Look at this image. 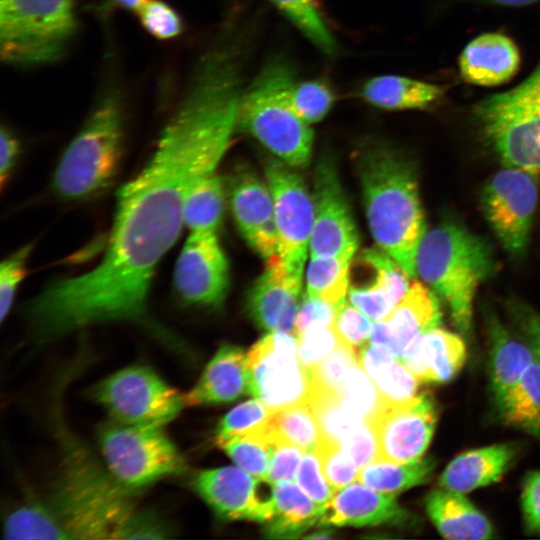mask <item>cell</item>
<instances>
[{
	"label": "cell",
	"instance_id": "ba28073f",
	"mask_svg": "<svg viewBox=\"0 0 540 540\" xmlns=\"http://www.w3.org/2000/svg\"><path fill=\"white\" fill-rule=\"evenodd\" d=\"M76 30L74 0H0V56L10 66L59 60Z\"/></svg>",
	"mask_w": 540,
	"mask_h": 540
},
{
	"label": "cell",
	"instance_id": "277c9868",
	"mask_svg": "<svg viewBox=\"0 0 540 540\" xmlns=\"http://www.w3.org/2000/svg\"><path fill=\"white\" fill-rule=\"evenodd\" d=\"M416 274L447 303L458 331L471 329L478 286L494 268L490 245L454 220L427 231L415 259Z\"/></svg>",
	"mask_w": 540,
	"mask_h": 540
},
{
	"label": "cell",
	"instance_id": "d590c367",
	"mask_svg": "<svg viewBox=\"0 0 540 540\" xmlns=\"http://www.w3.org/2000/svg\"><path fill=\"white\" fill-rule=\"evenodd\" d=\"M3 533L6 539H70L49 504L36 500L10 512Z\"/></svg>",
	"mask_w": 540,
	"mask_h": 540
},
{
	"label": "cell",
	"instance_id": "9a60e30c",
	"mask_svg": "<svg viewBox=\"0 0 540 540\" xmlns=\"http://www.w3.org/2000/svg\"><path fill=\"white\" fill-rule=\"evenodd\" d=\"M314 222L309 255L353 257L359 237L334 163L322 159L314 175Z\"/></svg>",
	"mask_w": 540,
	"mask_h": 540
},
{
	"label": "cell",
	"instance_id": "30bf717a",
	"mask_svg": "<svg viewBox=\"0 0 540 540\" xmlns=\"http://www.w3.org/2000/svg\"><path fill=\"white\" fill-rule=\"evenodd\" d=\"M90 397L110 419L129 425L164 427L185 407L184 396L144 365L109 375L90 389Z\"/></svg>",
	"mask_w": 540,
	"mask_h": 540
},
{
	"label": "cell",
	"instance_id": "8d00e7d4",
	"mask_svg": "<svg viewBox=\"0 0 540 540\" xmlns=\"http://www.w3.org/2000/svg\"><path fill=\"white\" fill-rule=\"evenodd\" d=\"M301 34L326 56L338 53V44L315 0H268Z\"/></svg>",
	"mask_w": 540,
	"mask_h": 540
},
{
	"label": "cell",
	"instance_id": "9c48e42d",
	"mask_svg": "<svg viewBox=\"0 0 540 540\" xmlns=\"http://www.w3.org/2000/svg\"><path fill=\"white\" fill-rule=\"evenodd\" d=\"M103 461L127 489H141L186 470V462L163 427L123 424L112 419L97 431Z\"/></svg>",
	"mask_w": 540,
	"mask_h": 540
},
{
	"label": "cell",
	"instance_id": "52a82bcc",
	"mask_svg": "<svg viewBox=\"0 0 540 540\" xmlns=\"http://www.w3.org/2000/svg\"><path fill=\"white\" fill-rule=\"evenodd\" d=\"M473 115L505 167L540 173V63L518 86L478 102Z\"/></svg>",
	"mask_w": 540,
	"mask_h": 540
},
{
	"label": "cell",
	"instance_id": "5b68a950",
	"mask_svg": "<svg viewBox=\"0 0 540 540\" xmlns=\"http://www.w3.org/2000/svg\"><path fill=\"white\" fill-rule=\"evenodd\" d=\"M295 82L290 61L281 54L271 56L243 89L237 113V129L294 168L309 163L314 139L309 123L292 106Z\"/></svg>",
	"mask_w": 540,
	"mask_h": 540
},
{
	"label": "cell",
	"instance_id": "7c38bea8",
	"mask_svg": "<svg viewBox=\"0 0 540 540\" xmlns=\"http://www.w3.org/2000/svg\"><path fill=\"white\" fill-rule=\"evenodd\" d=\"M279 235V260L292 278L303 282V270L309 253L314 222V202L295 168L278 159L265 163Z\"/></svg>",
	"mask_w": 540,
	"mask_h": 540
},
{
	"label": "cell",
	"instance_id": "91938a15",
	"mask_svg": "<svg viewBox=\"0 0 540 540\" xmlns=\"http://www.w3.org/2000/svg\"><path fill=\"white\" fill-rule=\"evenodd\" d=\"M148 1L149 0H112V2L118 6L133 11H138Z\"/></svg>",
	"mask_w": 540,
	"mask_h": 540
},
{
	"label": "cell",
	"instance_id": "74e56055",
	"mask_svg": "<svg viewBox=\"0 0 540 540\" xmlns=\"http://www.w3.org/2000/svg\"><path fill=\"white\" fill-rule=\"evenodd\" d=\"M308 403L318 419L322 439L339 446L352 431L367 422L346 407L333 393L312 388Z\"/></svg>",
	"mask_w": 540,
	"mask_h": 540
},
{
	"label": "cell",
	"instance_id": "b9f144b4",
	"mask_svg": "<svg viewBox=\"0 0 540 540\" xmlns=\"http://www.w3.org/2000/svg\"><path fill=\"white\" fill-rule=\"evenodd\" d=\"M270 410L259 399L246 401L230 410L218 423L216 443L235 436L263 433L271 427Z\"/></svg>",
	"mask_w": 540,
	"mask_h": 540
},
{
	"label": "cell",
	"instance_id": "816d5d0a",
	"mask_svg": "<svg viewBox=\"0 0 540 540\" xmlns=\"http://www.w3.org/2000/svg\"><path fill=\"white\" fill-rule=\"evenodd\" d=\"M304 453L305 451L303 449L279 438L274 433L273 453L264 480L273 484L282 480L292 479L301 463Z\"/></svg>",
	"mask_w": 540,
	"mask_h": 540
},
{
	"label": "cell",
	"instance_id": "ee69618b",
	"mask_svg": "<svg viewBox=\"0 0 540 540\" xmlns=\"http://www.w3.org/2000/svg\"><path fill=\"white\" fill-rule=\"evenodd\" d=\"M359 363L358 349L340 340L338 346L328 356L310 369L312 388L338 396L345 376Z\"/></svg>",
	"mask_w": 540,
	"mask_h": 540
},
{
	"label": "cell",
	"instance_id": "ac0fdd59",
	"mask_svg": "<svg viewBox=\"0 0 540 540\" xmlns=\"http://www.w3.org/2000/svg\"><path fill=\"white\" fill-rule=\"evenodd\" d=\"M262 479L240 467L226 466L197 472L192 486L221 518L268 523L273 517L272 487L261 493Z\"/></svg>",
	"mask_w": 540,
	"mask_h": 540
},
{
	"label": "cell",
	"instance_id": "2e32d148",
	"mask_svg": "<svg viewBox=\"0 0 540 540\" xmlns=\"http://www.w3.org/2000/svg\"><path fill=\"white\" fill-rule=\"evenodd\" d=\"M437 422V408L429 393L418 394L400 406L385 405L371 422L378 444V458L410 463L422 458Z\"/></svg>",
	"mask_w": 540,
	"mask_h": 540
},
{
	"label": "cell",
	"instance_id": "4316f807",
	"mask_svg": "<svg viewBox=\"0 0 540 540\" xmlns=\"http://www.w3.org/2000/svg\"><path fill=\"white\" fill-rule=\"evenodd\" d=\"M463 494L440 487L426 496L427 514L439 533L451 540L494 538L491 522Z\"/></svg>",
	"mask_w": 540,
	"mask_h": 540
},
{
	"label": "cell",
	"instance_id": "4fadbf2b",
	"mask_svg": "<svg viewBox=\"0 0 540 540\" xmlns=\"http://www.w3.org/2000/svg\"><path fill=\"white\" fill-rule=\"evenodd\" d=\"M535 176L505 167L495 173L481 192V207L503 248L512 256L526 250L538 202Z\"/></svg>",
	"mask_w": 540,
	"mask_h": 540
},
{
	"label": "cell",
	"instance_id": "4dcf8cb0",
	"mask_svg": "<svg viewBox=\"0 0 540 540\" xmlns=\"http://www.w3.org/2000/svg\"><path fill=\"white\" fill-rule=\"evenodd\" d=\"M300 488L291 479L272 484L274 512L267 529L270 537H295L320 522L324 508Z\"/></svg>",
	"mask_w": 540,
	"mask_h": 540
},
{
	"label": "cell",
	"instance_id": "6f0895ef",
	"mask_svg": "<svg viewBox=\"0 0 540 540\" xmlns=\"http://www.w3.org/2000/svg\"><path fill=\"white\" fill-rule=\"evenodd\" d=\"M20 152L18 139L9 130L2 126L0 132V185L4 188L5 182L8 180Z\"/></svg>",
	"mask_w": 540,
	"mask_h": 540
},
{
	"label": "cell",
	"instance_id": "c3c4849f",
	"mask_svg": "<svg viewBox=\"0 0 540 540\" xmlns=\"http://www.w3.org/2000/svg\"><path fill=\"white\" fill-rule=\"evenodd\" d=\"M137 13L145 30L160 40L175 38L183 30L179 14L163 1L149 0Z\"/></svg>",
	"mask_w": 540,
	"mask_h": 540
},
{
	"label": "cell",
	"instance_id": "8992f818",
	"mask_svg": "<svg viewBox=\"0 0 540 540\" xmlns=\"http://www.w3.org/2000/svg\"><path fill=\"white\" fill-rule=\"evenodd\" d=\"M123 141L120 99L106 91L62 155L53 177L58 196L84 200L105 191L117 174Z\"/></svg>",
	"mask_w": 540,
	"mask_h": 540
},
{
	"label": "cell",
	"instance_id": "d6a6232c",
	"mask_svg": "<svg viewBox=\"0 0 540 540\" xmlns=\"http://www.w3.org/2000/svg\"><path fill=\"white\" fill-rule=\"evenodd\" d=\"M435 465L431 457L410 463L375 460L359 470L357 480L376 491L396 494L427 482Z\"/></svg>",
	"mask_w": 540,
	"mask_h": 540
},
{
	"label": "cell",
	"instance_id": "f5cc1de1",
	"mask_svg": "<svg viewBox=\"0 0 540 540\" xmlns=\"http://www.w3.org/2000/svg\"><path fill=\"white\" fill-rule=\"evenodd\" d=\"M359 470L378 458V444L374 427L365 422L352 431L340 444Z\"/></svg>",
	"mask_w": 540,
	"mask_h": 540
},
{
	"label": "cell",
	"instance_id": "bcb514c9",
	"mask_svg": "<svg viewBox=\"0 0 540 540\" xmlns=\"http://www.w3.org/2000/svg\"><path fill=\"white\" fill-rule=\"evenodd\" d=\"M297 336L299 360L309 370L328 356L340 342L333 326H311Z\"/></svg>",
	"mask_w": 540,
	"mask_h": 540
},
{
	"label": "cell",
	"instance_id": "1f68e13d",
	"mask_svg": "<svg viewBox=\"0 0 540 540\" xmlns=\"http://www.w3.org/2000/svg\"><path fill=\"white\" fill-rule=\"evenodd\" d=\"M496 408L505 424L540 440V362L537 358Z\"/></svg>",
	"mask_w": 540,
	"mask_h": 540
},
{
	"label": "cell",
	"instance_id": "44dd1931",
	"mask_svg": "<svg viewBox=\"0 0 540 540\" xmlns=\"http://www.w3.org/2000/svg\"><path fill=\"white\" fill-rule=\"evenodd\" d=\"M465 358L463 339L438 326L412 340L399 360L420 381L444 383L458 374Z\"/></svg>",
	"mask_w": 540,
	"mask_h": 540
},
{
	"label": "cell",
	"instance_id": "e0dca14e",
	"mask_svg": "<svg viewBox=\"0 0 540 540\" xmlns=\"http://www.w3.org/2000/svg\"><path fill=\"white\" fill-rule=\"evenodd\" d=\"M410 278L379 247L363 249L351 261L347 299L373 321L384 320L409 290Z\"/></svg>",
	"mask_w": 540,
	"mask_h": 540
},
{
	"label": "cell",
	"instance_id": "603a6c76",
	"mask_svg": "<svg viewBox=\"0 0 540 540\" xmlns=\"http://www.w3.org/2000/svg\"><path fill=\"white\" fill-rule=\"evenodd\" d=\"M248 393L247 354L237 346L222 345L186 392L185 406L228 403Z\"/></svg>",
	"mask_w": 540,
	"mask_h": 540
},
{
	"label": "cell",
	"instance_id": "f907efd6",
	"mask_svg": "<svg viewBox=\"0 0 540 540\" xmlns=\"http://www.w3.org/2000/svg\"><path fill=\"white\" fill-rule=\"evenodd\" d=\"M373 320L347 301L338 310L333 328L339 339L359 349L368 342Z\"/></svg>",
	"mask_w": 540,
	"mask_h": 540
},
{
	"label": "cell",
	"instance_id": "8fae6325",
	"mask_svg": "<svg viewBox=\"0 0 540 540\" xmlns=\"http://www.w3.org/2000/svg\"><path fill=\"white\" fill-rule=\"evenodd\" d=\"M248 393L277 411L308 402L311 371L298 357V336L269 332L247 353Z\"/></svg>",
	"mask_w": 540,
	"mask_h": 540
},
{
	"label": "cell",
	"instance_id": "83f0119b",
	"mask_svg": "<svg viewBox=\"0 0 540 540\" xmlns=\"http://www.w3.org/2000/svg\"><path fill=\"white\" fill-rule=\"evenodd\" d=\"M386 320L392 336V351L399 359L412 340L439 326L438 295L429 286L414 282Z\"/></svg>",
	"mask_w": 540,
	"mask_h": 540
},
{
	"label": "cell",
	"instance_id": "d4e9b609",
	"mask_svg": "<svg viewBox=\"0 0 540 540\" xmlns=\"http://www.w3.org/2000/svg\"><path fill=\"white\" fill-rule=\"evenodd\" d=\"M518 453L519 448L514 443L466 451L446 466L439 478V486L466 493L498 482L510 469Z\"/></svg>",
	"mask_w": 540,
	"mask_h": 540
},
{
	"label": "cell",
	"instance_id": "7bdbcfd3",
	"mask_svg": "<svg viewBox=\"0 0 540 540\" xmlns=\"http://www.w3.org/2000/svg\"><path fill=\"white\" fill-rule=\"evenodd\" d=\"M291 102L296 113L312 124L329 113L335 102V94L330 84L322 78L296 81L291 91Z\"/></svg>",
	"mask_w": 540,
	"mask_h": 540
},
{
	"label": "cell",
	"instance_id": "7402d4cb",
	"mask_svg": "<svg viewBox=\"0 0 540 540\" xmlns=\"http://www.w3.org/2000/svg\"><path fill=\"white\" fill-rule=\"evenodd\" d=\"M408 518L397 503L395 494L382 493L363 483H350L334 493L325 506L320 523L371 526L400 523Z\"/></svg>",
	"mask_w": 540,
	"mask_h": 540
},
{
	"label": "cell",
	"instance_id": "7a4b0ae2",
	"mask_svg": "<svg viewBox=\"0 0 540 540\" xmlns=\"http://www.w3.org/2000/svg\"><path fill=\"white\" fill-rule=\"evenodd\" d=\"M57 398L52 423L59 470L47 503L70 539H137L145 510L136 507V493L121 485L69 428Z\"/></svg>",
	"mask_w": 540,
	"mask_h": 540
},
{
	"label": "cell",
	"instance_id": "3957f363",
	"mask_svg": "<svg viewBox=\"0 0 540 540\" xmlns=\"http://www.w3.org/2000/svg\"><path fill=\"white\" fill-rule=\"evenodd\" d=\"M358 172L375 243L416 277V254L427 228L413 165L395 149L374 143L359 155Z\"/></svg>",
	"mask_w": 540,
	"mask_h": 540
},
{
	"label": "cell",
	"instance_id": "d6986e66",
	"mask_svg": "<svg viewBox=\"0 0 540 540\" xmlns=\"http://www.w3.org/2000/svg\"><path fill=\"white\" fill-rule=\"evenodd\" d=\"M230 205L249 246L265 260L278 255L274 201L267 181L249 170L238 171L230 182Z\"/></svg>",
	"mask_w": 540,
	"mask_h": 540
},
{
	"label": "cell",
	"instance_id": "6da1fadb",
	"mask_svg": "<svg viewBox=\"0 0 540 540\" xmlns=\"http://www.w3.org/2000/svg\"><path fill=\"white\" fill-rule=\"evenodd\" d=\"M238 96L209 78L190 82L145 167L118 192L106 252L88 272L50 284L25 309L36 340L101 323L156 329L147 297L154 271L184 225L191 186L216 172L237 123Z\"/></svg>",
	"mask_w": 540,
	"mask_h": 540
},
{
	"label": "cell",
	"instance_id": "ffe728a7",
	"mask_svg": "<svg viewBox=\"0 0 540 540\" xmlns=\"http://www.w3.org/2000/svg\"><path fill=\"white\" fill-rule=\"evenodd\" d=\"M301 290L302 282L288 275L278 255L272 256L249 290L248 311L267 332L295 333Z\"/></svg>",
	"mask_w": 540,
	"mask_h": 540
},
{
	"label": "cell",
	"instance_id": "cb8c5ba5",
	"mask_svg": "<svg viewBox=\"0 0 540 540\" xmlns=\"http://www.w3.org/2000/svg\"><path fill=\"white\" fill-rule=\"evenodd\" d=\"M520 54L509 37L485 33L470 41L459 57L462 78L479 86H496L510 80L518 71Z\"/></svg>",
	"mask_w": 540,
	"mask_h": 540
},
{
	"label": "cell",
	"instance_id": "11a10c76",
	"mask_svg": "<svg viewBox=\"0 0 540 540\" xmlns=\"http://www.w3.org/2000/svg\"><path fill=\"white\" fill-rule=\"evenodd\" d=\"M521 505L526 532L540 534V471H532L525 476Z\"/></svg>",
	"mask_w": 540,
	"mask_h": 540
},
{
	"label": "cell",
	"instance_id": "680465c9",
	"mask_svg": "<svg viewBox=\"0 0 540 540\" xmlns=\"http://www.w3.org/2000/svg\"><path fill=\"white\" fill-rule=\"evenodd\" d=\"M368 342L385 346L392 350V336L386 319L373 321Z\"/></svg>",
	"mask_w": 540,
	"mask_h": 540
},
{
	"label": "cell",
	"instance_id": "681fc988",
	"mask_svg": "<svg viewBox=\"0 0 540 540\" xmlns=\"http://www.w3.org/2000/svg\"><path fill=\"white\" fill-rule=\"evenodd\" d=\"M31 250V244L22 246L1 263L0 317L2 322L9 314L18 286L26 275V263Z\"/></svg>",
	"mask_w": 540,
	"mask_h": 540
},
{
	"label": "cell",
	"instance_id": "5bb4252c",
	"mask_svg": "<svg viewBox=\"0 0 540 540\" xmlns=\"http://www.w3.org/2000/svg\"><path fill=\"white\" fill-rule=\"evenodd\" d=\"M173 284L188 305L220 307L229 286L228 261L217 232H191L175 265Z\"/></svg>",
	"mask_w": 540,
	"mask_h": 540
},
{
	"label": "cell",
	"instance_id": "836d02e7",
	"mask_svg": "<svg viewBox=\"0 0 540 540\" xmlns=\"http://www.w3.org/2000/svg\"><path fill=\"white\" fill-rule=\"evenodd\" d=\"M224 209L223 185L217 173L196 181L184 201V225L191 232H217Z\"/></svg>",
	"mask_w": 540,
	"mask_h": 540
},
{
	"label": "cell",
	"instance_id": "f35d334b",
	"mask_svg": "<svg viewBox=\"0 0 540 540\" xmlns=\"http://www.w3.org/2000/svg\"><path fill=\"white\" fill-rule=\"evenodd\" d=\"M271 426L276 436L304 451L315 449L322 440L318 419L308 402L274 411Z\"/></svg>",
	"mask_w": 540,
	"mask_h": 540
},
{
	"label": "cell",
	"instance_id": "ab89813d",
	"mask_svg": "<svg viewBox=\"0 0 540 540\" xmlns=\"http://www.w3.org/2000/svg\"><path fill=\"white\" fill-rule=\"evenodd\" d=\"M238 467L250 475L265 479L273 453L272 427L263 433L231 437L217 443Z\"/></svg>",
	"mask_w": 540,
	"mask_h": 540
},
{
	"label": "cell",
	"instance_id": "e575fe53",
	"mask_svg": "<svg viewBox=\"0 0 540 540\" xmlns=\"http://www.w3.org/2000/svg\"><path fill=\"white\" fill-rule=\"evenodd\" d=\"M352 259L348 256H310L305 274V292L329 302L339 310L347 301Z\"/></svg>",
	"mask_w": 540,
	"mask_h": 540
},
{
	"label": "cell",
	"instance_id": "f1b7e54d",
	"mask_svg": "<svg viewBox=\"0 0 540 540\" xmlns=\"http://www.w3.org/2000/svg\"><path fill=\"white\" fill-rule=\"evenodd\" d=\"M362 368L378 389L383 402L400 406L418 394L419 379L385 346L366 342L358 349Z\"/></svg>",
	"mask_w": 540,
	"mask_h": 540
},
{
	"label": "cell",
	"instance_id": "f6af8a7d",
	"mask_svg": "<svg viewBox=\"0 0 540 540\" xmlns=\"http://www.w3.org/2000/svg\"><path fill=\"white\" fill-rule=\"evenodd\" d=\"M315 449L325 477L335 492L357 480L359 468L338 444L322 439Z\"/></svg>",
	"mask_w": 540,
	"mask_h": 540
},
{
	"label": "cell",
	"instance_id": "db71d44e",
	"mask_svg": "<svg viewBox=\"0 0 540 540\" xmlns=\"http://www.w3.org/2000/svg\"><path fill=\"white\" fill-rule=\"evenodd\" d=\"M337 312L338 309L329 302L305 292L296 316L295 334L298 335L311 326H332Z\"/></svg>",
	"mask_w": 540,
	"mask_h": 540
},
{
	"label": "cell",
	"instance_id": "60d3db41",
	"mask_svg": "<svg viewBox=\"0 0 540 540\" xmlns=\"http://www.w3.org/2000/svg\"><path fill=\"white\" fill-rule=\"evenodd\" d=\"M338 397L346 407L367 422H372L386 405L360 363L345 376Z\"/></svg>",
	"mask_w": 540,
	"mask_h": 540
},
{
	"label": "cell",
	"instance_id": "f546056e",
	"mask_svg": "<svg viewBox=\"0 0 540 540\" xmlns=\"http://www.w3.org/2000/svg\"><path fill=\"white\" fill-rule=\"evenodd\" d=\"M443 87L399 75H379L366 80L358 91L367 104L385 110L425 109L444 94Z\"/></svg>",
	"mask_w": 540,
	"mask_h": 540
},
{
	"label": "cell",
	"instance_id": "484cf974",
	"mask_svg": "<svg viewBox=\"0 0 540 540\" xmlns=\"http://www.w3.org/2000/svg\"><path fill=\"white\" fill-rule=\"evenodd\" d=\"M491 392L496 406L518 384L536 359L529 345L515 338L492 313L486 314Z\"/></svg>",
	"mask_w": 540,
	"mask_h": 540
},
{
	"label": "cell",
	"instance_id": "9f6ffc18",
	"mask_svg": "<svg viewBox=\"0 0 540 540\" xmlns=\"http://www.w3.org/2000/svg\"><path fill=\"white\" fill-rule=\"evenodd\" d=\"M509 310L540 362V313L528 305L516 301L510 302Z\"/></svg>",
	"mask_w": 540,
	"mask_h": 540
},
{
	"label": "cell",
	"instance_id": "94428289",
	"mask_svg": "<svg viewBox=\"0 0 540 540\" xmlns=\"http://www.w3.org/2000/svg\"><path fill=\"white\" fill-rule=\"evenodd\" d=\"M489 1L502 4V5L520 6V5L530 4L538 0H489Z\"/></svg>",
	"mask_w": 540,
	"mask_h": 540
},
{
	"label": "cell",
	"instance_id": "7dc6e473",
	"mask_svg": "<svg viewBox=\"0 0 540 540\" xmlns=\"http://www.w3.org/2000/svg\"><path fill=\"white\" fill-rule=\"evenodd\" d=\"M296 481L322 508L330 502L335 492L325 477L316 449L305 451L296 474Z\"/></svg>",
	"mask_w": 540,
	"mask_h": 540
}]
</instances>
